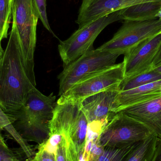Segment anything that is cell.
Here are the masks:
<instances>
[{
  "mask_svg": "<svg viewBox=\"0 0 161 161\" xmlns=\"http://www.w3.org/2000/svg\"><path fill=\"white\" fill-rule=\"evenodd\" d=\"M80 153L77 151L72 142L63 135V139L57 148L56 160V161H79Z\"/></svg>",
  "mask_w": 161,
  "mask_h": 161,
  "instance_id": "19",
  "label": "cell"
},
{
  "mask_svg": "<svg viewBox=\"0 0 161 161\" xmlns=\"http://www.w3.org/2000/svg\"><path fill=\"white\" fill-rule=\"evenodd\" d=\"M161 88V80L127 91L120 92L115 99L114 110L117 113L130 106L160 97Z\"/></svg>",
  "mask_w": 161,
  "mask_h": 161,
  "instance_id": "14",
  "label": "cell"
},
{
  "mask_svg": "<svg viewBox=\"0 0 161 161\" xmlns=\"http://www.w3.org/2000/svg\"><path fill=\"white\" fill-rule=\"evenodd\" d=\"M34 158L36 161H56L55 154L47 151L42 145H39L38 150Z\"/></svg>",
  "mask_w": 161,
  "mask_h": 161,
  "instance_id": "24",
  "label": "cell"
},
{
  "mask_svg": "<svg viewBox=\"0 0 161 161\" xmlns=\"http://www.w3.org/2000/svg\"><path fill=\"white\" fill-rule=\"evenodd\" d=\"M161 44V32L142 42L125 53L123 61L125 78L133 77L151 69Z\"/></svg>",
  "mask_w": 161,
  "mask_h": 161,
  "instance_id": "10",
  "label": "cell"
},
{
  "mask_svg": "<svg viewBox=\"0 0 161 161\" xmlns=\"http://www.w3.org/2000/svg\"><path fill=\"white\" fill-rule=\"evenodd\" d=\"M158 136L153 134L139 142L125 161H152L155 155Z\"/></svg>",
  "mask_w": 161,
  "mask_h": 161,
  "instance_id": "16",
  "label": "cell"
},
{
  "mask_svg": "<svg viewBox=\"0 0 161 161\" xmlns=\"http://www.w3.org/2000/svg\"><path fill=\"white\" fill-rule=\"evenodd\" d=\"M153 69L155 70L156 71L158 72L159 73L161 74V63H159L158 65L154 66Z\"/></svg>",
  "mask_w": 161,
  "mask_h": 161,
  "instance_id": "27",
  "label": "cell"
},
{
  "mask_svg": "<svg viewBox=\"0 0 161 161\" xmlns=\"http://www.w3.org/2000/svg\"><path fill=\"white\" fill-rule=\"evenodd\" d=\"M152 161H161V138L158 137L155 155Z\"/></svg>",
  "mask_w": 161,
  "mask_h": 161,
  "instance_id": "25",
  "label": "cell"
},
{
  "mask_svg": "<svg viewBox=\"0 0 161 161\" xmlns=\"http://www.w3.org/2000/svg\"><path fill=\"white\" fill-rule=\"evenodd\" d=\"M0 161H21L18 155L5 142L0 131Z\"/></svg>",
  "mask_w": 161,
  "mask_h": 161,
  "instance_id": "22",
  "label": "cell"
},
{
  "mask_svg": "<svg viewBox=\"0 0 161 161\" xmlns=\"http://www.w3.org/2000/svg\"><path fill=\"white\" fill-rule=\"evenodd\" d=\"M14 0H0V37L7 38L8 36Z\"/></svg>",
  "mask_w": 161,
  "mask_h": 161,
  "instance_id": "20",
  "label": "cell"
},
{
  "mask_svg": "<svg viewBox=\"0 0 161 161\" xmlns=\"http://www.w3.org/2000/svg\"><path fill=\"white\" fill-rule=\"evenodd\" d=\"M136 5V0H82L76 23L81 28L111 13Z\"/></svg>",
  "mask_w": 161,
  "mask_h": 161,
  "instance_id": "12",
  "label": "cell"
},
{
  "mask_svg": "<svg viewBox=\"0 0 161 161\" xmlns=\"http://www.w3.org/2000/svg\"><path fill=\"white\" fill-rule=\"evenodd\" d=\"M120 10L111 13L78 28L69 38L60 41L58 50L64 67L86 52L93 49L94 42L100 33L109 25L122 19Z\"/></svg>",
  "mask_w": 161,
  "mask_h": 161,
  "instance_id": "7",
  "label": "cell"
},
{
  "mask_svg": "<svg viewBox=\"0 0 161 161\" xmlns=\"http://www.w3.org/2000/svg\"><path fill=\"white\" fill-rule=\"evenodd\" d=\"M6 130L10 135L15 130L8 115L0 107V131Z\"/></svg>",
  "mask_w": 161,
  "mask_h": 161,
  "instance_id": "23",
  "label": "cell"
},
{
  "mask_svg": "<svg viewBox=\"0 0 161 161\" xmlns=\"http://www.w3.org/2000/svg\"><path fill=\"white\" fill-rule=\"evenodd\" d=\"M161 80V74L152 68L151 69L136 76L124 78L119 84L118 88L120 92H123Z\"/></svg>",
  "mask_w": 161,
  "mask_h": 161,
  "instance_id": "17",
  "label": "cell"
},
{
  "mask_svg": "<svg viewBox=\"0 0 161 161\" xmlns=\"http://www.w3.org/2000/svg\"><path fill=\"white\" fill-rule=\"evenodd\" d=\"M153 134L144 124L119 111L105 126L97 144L103 147H120L143 141Z\"/></svg>",
  "mask_w": 161,
  "mask_h": 161,
  "instance_id": "6",
  "label": "cell"
},
{
  "mask_svg": "<svg viewBox=\"0 0 161 161\" xmlns=\"http://www.w3.org/2000/svg\"><path fill=\"white\" fill-rule=\"evenodd\" d=\"M12 19V25L16 27L19 38L26 74L32 84L36 86L34 55L39 18L35 11L32 0H14Z\"/></svg>",
  "mask_w": 161,
  "mask_h": 161,
  "instance_id": "4",
  "label": "cell"
},
{
  "mask_svg": "<svg viewBox=\"0 0 161 161\" xmlns=\"http://www.w3.org/2000/svg\"><path fill=\"white\" fill-rule=\"evenodd\" d=\"M1 42H2V40H1V37H0V57L2 56L4 52L3 50V48L2 47Z\"/></svg>",
  "mask_w": 161,
  "mask_h": 161,
  "instance_id": "28",
  "label": "cell"
},
{
  "mask_svg": "<svg viewBox=\"0 0 161 161\" xmlns=\"http://www.w3.org/2000/svg\"><path fill=\"white\" fill-rule=\"evenodd\" d=\"M161 32V20H124L121 27L111 39L98 47L103 51L124 55L142 42Z\"/></svg>",
  "mask_w": 161,
  "mask_h": 161,
  "instance_id": "8",
  "label": "cell"
},
{
  "mask_svg": "<svg viewBox=\"0 0 161 161\" xmlns=\"http://www.w3.org/2000/svg\"><path fill=\"white\" fill-rule=\"evenodd\" d=\"M35 11L39 19H40L44 27L51 34L57 37L51 28L47 13L46 0H32Z\"/></svg>",
  "mask_w": 161,
  "mask_h": 161,
  "instance_id": "21",
  "label": "cell"
},
{
  "mask_svg": "<svg viewBox=\"0 0 161 161\" xmlns=\"http://www.w3.org/2000/svg\"><path fill=\"white\" fill-rule=\"evenodd\" d=\"M121 55L118 53L103 51L98 48L90 50L67 66L58 75L59 96L69 91L81 79L115 65Z\"/></svg>",
  "mask_w": 161,
  "mask_h": 161,
  "instance_id": "5",
  "label": "cell"
},
{
  "mask_svg": "<svg viewBox=\"0 0 161 161\" xmlns=\"http://www.w3.org/2000/svg\"><path fill=\"white\" fill-rule=\"evenodd\" d=\"M35 87L26 74L19 35L12 25L7 45L0 57V107L6 114L19 109Z\"/></svg>",
  "mask_w": 161,
  "mask_h": 161,
  "instance_id": "1",
  "label": "cell"
},
{
  "mask_svg": "<svg viewBox=\"0 0 161 161\" xmlns=\"http://www.w3.org/2000/svg\"><path fill=\"white\" fill-rule=\"evenodd\" d=\"M139 142L120 147H103V152L100 155L89 161H125L130 153Z\"/></svg>",
  "mask_w": 161,
  "mask_h": 161,
  "instance_id": "18",
  "label": "cell"
},
{
  "mask_svg": "<svg viewBox=\"0 0 161 161\" xmlns=\"http://www.w3.org/2000/svg\"><path fill=\"white\" fill-rule=\"evenodd\" d=\"M161 62V44L153 62V67Z\"/></svg>",
  "mask_w": 161,
  "mask_h": 161,
  "instance_id": "26",
  "label": "cell"
},
{
  "mask_svg": "<svg viewBox=\"0 0 161 161\" xmlns=\"http://www.w3.org/2000/svg\"><path fill=\"white\" fill-rule=\"evenodd\" d=\"M161 8V2H149L136 5L120 10L123 20L146 21L156 19Z\"/></svg>",
  "mask_w": 161,
  "mask_h": 161,
  "instance_id": "15",
  "label": "cell"
},
{
  "mask_svg": "<svg viewBox=\"0 0 161 161\" xmlns=\"http://www.w3.org/2000/svg\"><path fill=\"white\" fill-rule=\"evenodd\" d=\"M120 92L118 88H112L83 99L81 109L88 123L94 121L108 123L111 121L116 114L114 110V106Z\"/></svg>",
  "mask_w": 161,
  "mask_h": 161,
  "instance_id": "11",
  "label": "cell"
},
{
  "mask_svg": "<svg viewBox=\"0 0 161 161\" xmlns=\"http://www.w3.org/2000/svg\"><path fill=\"white\" fill-rule=\"evenodd\" d=\"M55 96H46L36 87L27 95L22 107L7 114L12 125L26 142L39 145L47 142L50 135V124L55 108Z\"/></svg>",
  "mask_w": 161,
  "mask_h": 161,
  "instance_id": "2",
  "label": "cell"
},
{
  "mask_svg": "<svg viewBox=\"0 0 161 161\" xmlns=\"http://www.w3.org/2000/svg\"><path fill=\"white\" fill-rule=\"evenodd\" d=\"M26 161H36L35 160V159L34 158H33L30 159H27Z\"/></svg>",
  "mask_w": 161,
  "mask_h": 161,
  "instance_id": "30",
  "label": "cell"
},
{
  "mask_svg": "<svg viewBox=\"0 0 161 161\" xmlns=\"http://www.w3.org/2000/svg\"><path fill=\"white\" fill-rule=\"evenodd\" d=\"M81 101L60 96L50 124V136L63 134L72 142L79 153L85 148L88 125L81 109Z\"/></svg>",
  "mask_w": 161,
  "mask_h": 161,
  "instance_id": "3",
  "label": "cell"
},
{
  "mask_svg": "<svg viewBox=\"0 0 161 161\" xmlns=\"http://www.w3.org/2000/svg\"><path fill=\"white\" fill-rule=\"evenodd\" d=\"M120 111L144 124L161 138V97L130 106Z\"/></svg>",
  "mask_w": 161,
  "mask_h": 161,
  "instance_id": "13",
  "label": "cell"
},
{
  "mask_svg": "<svg viewBox=\"0 0 161 161\" xmlns=\"http://www.w3.org/2000/svg\"><path fill=\"white\" fill-rule=\"evenodd\" d=\"M156 17H157V18H158V19L161 20V8L160 9L159 11V12H158V14H157Z\"/></svg>",
  "mask_w": 161,
  "mask_h": 161,
  "instance_id": "29",
  "label": "cell"
},
{
  "mask_svg": "<svg viewBox=\"0 0 161 161\" xmlns=\"http://www.w3.org/2000/svg\"></svg>",
  "mask_w": 161,
  "mask_h": 161,
  "instance_id": "31",
  "label": "cell"
},
{
  "mask_svg": "<svg viewBox=\"0 0 161 161\" xmlns=\"http://www.w3.org/2000/svg\"><path fill=\"white\" fill-rule=\"evenodd\" d=\"M124 78L125 64L122 62L81 79L61 96L82 100L100 92L118 88Z\"/></svg>",
  "mask_w": 161,
  "mask_h": 161,
  "instance_id": "9",
  "label": "cell"
}]
</instances>
